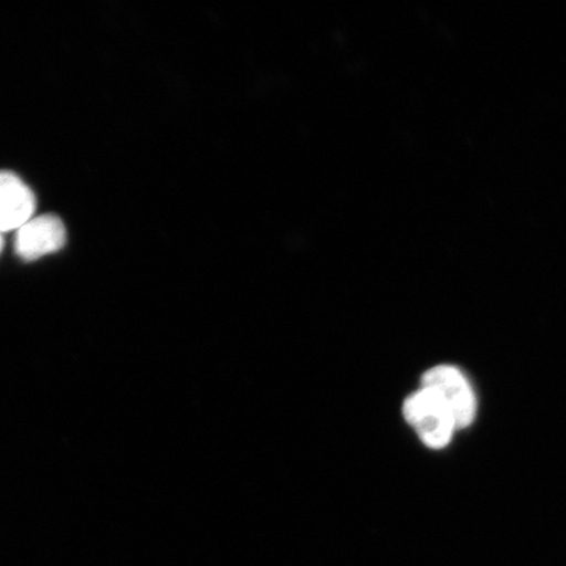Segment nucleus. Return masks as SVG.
Instances as JSON below:
<instances>
[{
  "mask_svg": "<svg viewBox=\"0 0 566 566\" xmlns=\"http://www.w3.org/2000/svg\"><path fill=\"white\" fill-rule=\"evenodd\" d=\"M407 422L430 449L440 450L451 441L458 429L448 406L430 388L421 387L402 407Z\"/></svg>",
  "mask_w": 566,
  "mask_h": 566,
  "instance_id": "f257e3e1",
  "label": "nucleus"
},
{
  "mask_svg": "<svg viewBox=\"0 0 566 566\" xmlns=\"http://www.w3.org/2000/svg\"><path fill=\"white\" fill-rule=\"evenodd\" d=\"M422 387L434 391L450 409L458 429L469 428L475 420L476 398L469 380L454 366H437L423 374Z\"/></svg>",
  "mask_w": 566,
  "mask_h": 566,
  "instance_id": "f03ea898",
  "label": "nucleus"
},
{
  "mask_svg": "<svg viewBox=\"0 0 566 566\" xmlns=\"http://www.w3.org/2000/svg\"><path fill=\"white\" fill-rule=\"evenodd\" d=\"M65 244V224L52 214L32 218L18 230L15 238L17 254L25 261L44 258L62 250Z\"/></svg>",
  "mask_w": 566,
  "mask_h": 566,
  "instance_id": "7ed1b4c3",
  "label": "nucleus"
},
{
  "mask_svg": "<svg viewBox=\"0 0 566 566\" xmlns=\"http://www.w3.org/2000/svg\"><path fill=\"white\" fill-rule=\"evenodd\" d=\"M32 189L10 171H0V233L19 230L33 218Z\"/></svg>",
  "mask_w": 566,
  "mask_h": 566,
  "instance_id": "20e7f679",
  "label": "nucleus"
},
{
  "mask_svg": "<svg viewBox=\"0 0 566 566\" xmlns=\"http://www.w3.org/2000/svg\"><path fill=\"white\" fill-rule=\"evenodd\" d=\"M3 238H2V233H0V251H2V248H3Z\"/></svg>",
  "mask_w": 566,
  "mask_h": 566,
  "instance_id": "39448f33",
  "label": "nucleus"
}]
</instances>
